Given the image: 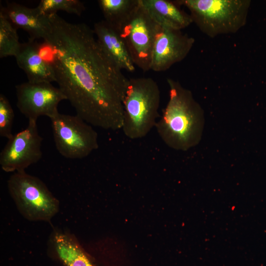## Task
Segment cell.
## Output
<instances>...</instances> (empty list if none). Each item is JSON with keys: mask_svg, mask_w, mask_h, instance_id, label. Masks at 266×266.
<instances>
[{"mask_svg": "<svg viewBox=\"0 0 266 266\" xmlns=\"http://www.w3.org/2000/svg\"><path fill=\"white\" fill-rule=\"evenodd\" d=\"M48 16L51 32L44 42L51 50L49 62L58 88L90 125L121 129L129 79L104 53L88 25L69 23L57 14Z\"/></svg>", "mask_w": 266, "mask_h": 266, "instance_id": "cell-1", "label": "cell"}, {"mask_svg": "<svg viewBox=\"0 0 266 266\" xmlns=\"http://www.w3.org/2000/svg\"><path fill=\"white\" fill-rule=\"evenodd\" d=\"M169 100L155 128L163 141L171 149L187 151L199 144L204 126L203 111L192 92L167 78Z\"/></svg>", "mask_w": 266, "mask_h": 266, "instance_id": "cell-2", "label": "cell"}, {"mask_svg": "<svg viewBox=\"0 0 266 266\" xmlns=\"http://www.w3.org/2000/svg\"><path fill=\"white\" fill-rule=\"evenodd\" d=\"M161 93L157 82L150 77L129 79L124 101L122 130L132 139L142 138L155 127L159 118Z\"/></svg>", "mask_w": 266, "mask_h": 266, "instance_id": "cell-3", "label": "cell"}, {"mask_svg": "<svg viewBox=\"0 0 266 266\" xmlns=\"http://www.w3.org/2000/svg\"><path fill=\"white\" fill-rule=\"evenodd\" d=\"M179 3L186 6L200 30L211 37L234 33L244 26L250 0H183Z\"/></svg>", "mask_w": 266, "mask_h": 266, "instance_id": "cell-4", "label": "cell"}, {"mask_svg": "<svg viewBox=\"0 0 266 266\" xmlns=\"http://www.w3.org/2000/svg\"><path fill=\"white\" fill-rule=\"evenodd\" d=\"M9 193L21 214L30 221H49L59 212L58 200L43 182L25 171L7 180Z\"/></svg>", "mask_w": 266, "mask_h": 266, "instance_id": "cell-5", "label": "cell"}, {"mask_svg": "<svg viewBox=\"0 0 266 266\" xmlns=\"http://www.w3.org/2000/svg\"><path fill=\"white\" fill-rule=\"evenodd\" d=\"M50 119L56 149L64 157L83 159L98 149L97 132L78 115L59 112Z\"/></svg>", "mask_w": 266, "mask_h": 266, "instance_id": "cell-6", "label": "cell"}, {"mask_svg": "<svg viewBox=\"0 0 266 266\" xmlns=\"http://www.w3.org/2000/svg\"><path fill=\"white\" fill-rule=\"evenodd\" d=\"M160 26L140 3L120 32L135 65L143 71L150 70L151 57Z\"/></svg>", "mask_w": 266, "mask_h": 266, "instance_id": "cell-7", "label": "cell"}, {"mask_svg": "<svg viewBox=\"0 0 266 266\" xmlns=\"http://www.w3.org/2000/svg\"><path fill=\"white\" fill-rule=\"evenodd\" d=\"M42 138L37 121L29 120L26 128L13 134L0 153V166L6 172L25 171L42 157Z\"/></svg>", "mask_w": 266, "mask_h": 266, "instance_id": "cell-8", "label": "cell"}, {"mask_svg": "<svg viewBox=\"0 0 266 266\" xmlns=\"http://www.w3.org/2000/svg\"><path fill=\"white\" fill-rule=\"evenodd\" d=\"M16 105L28 120L37 121L41 116L50 119L59 113V103L66 100L62 91L50 82L29 81L15 86Z\"/></svg>", "mask_w": 266, "mask_h": 266, "instance_id": "cell-9", "label": "cell"}, {"mask_svg": "<svg viewBox=\"0 0 266 266\" xmlns=\"http://www.w3.org/2000/svg\"><path fill=\"white\" fill-rule=\"evenodd\" d=\"M194 39L181 30L160 26L154 44L150 69L164 71L182 61L194 43Z\"/></svg>", "mask_w": 266, "mask_h": 266, "instance_id": "cell-10", "label": "cell"}, {"mask_svg": "<svg viewBox=\"0 0 266 266\" xmlns=\"http://www.w3.org/2000/svg\"><path fill=\"white\" fill-rule=\"evenodd\" d=\"M0 15L7 19L16 29L28 33L30 40L42 39L45 41L51 32L48 16L42 13L37 7L30 8L15 2H6L0 5Z\"/></svg>", "mask_w": 266, "mask_h": 266, "instance_id": "cell-11", "label": "cell"}, {"mask_svg": "<svg viewBox=\"0 0 266 266\" xmlns=\"http://www.w3.org/2000/svg\"><path fill=\"white\" fill-rule=\"evenodd\" d=\"M103 51L120 69L133 72L135 66L120 33L104 20L96 22L93 29Z\"/></svg>", "mask_w": 266, "mask_h": 266, "instance_id": "cell-12", "label": "cell"}, {"mask_svg": "<svg viewBox=\"0 0 266 266\" xmlns=\"http://www.w3.org/2000/svg\"><path fill=\"white\" fill-rule=\"evenodd\" d=\"M39 49L34 41L29 40L22 43L15 57L17 64L25 72L30 82H55L53 66L49 61L42 57Z\"/></svg>", "mask_w": 266, "mask_h": 266, "instance_id": "cell-13", "label": "cell"}, {"mask_svg": "<svg viewBox=\"0 0 266 266\" xmlns=\"http://www.w3.org/2000/svg\"><path fill=\"white\" fill-rule=\"evenodd\" d=\"M150 17L160 27L182 30L193 22L190 15L167 0H140Z\"/></svg>", "mask_w": 266, "mask_h": 266, "instance_id": "cell-14", "label": "cell"}, {"mask_svg": "<svg viewBox=\"0 0 266 266\" xmlns=\"http://www.w3.org/2000/svg\"><path fill=\"white\" fill-rule=\"evenodd\" d=\"M50 244L66 266H93L76 238L66 232L53 233Z\"/></svg>", "mask_w": 266, "mask_h": 266, "instance_id": "cell-15", "label": "cell"}, {"mask_svg": "<svg viewBox=\"0 0 266 266\" xmlns=\"http://www.w3.org/2000/svg\"><path fill=\"white\" fill-rule=\"evenodd\" d=\"M104 21L119 33L139 4V0H99Z\"/></svg>", "mask_w": 266, "mask_h": 266, "instance_id": "cell-16", "label": "cell"}, {"mask_svg": "<svg viewBox=\"0 0 266 266\" xmlns=\"http://www.w3.org/2000/svg\"><path fill=\"white\" fill-rule=\"evenodd\" d=\"M17 30L3 16L0 15V58L16 57L22 43L19 42Z\"/></svg>", "mask_w": 266, "mask_h": 266, "instance_id": "cell-17", "label": "cell"}, {"mask_svg": "<svg viewBox=\"0 0 266 266\" xmlns=\"http://www.w3.org/2000/svg\"><path fill=\"white\" fill-rule=\"evenodd\" d=\"M36 7L47 16L59 11L80 16L85 9L83 3L78 0H41Z\"/></svg>", "mask_w": 266, "mask_h": 266, "instance_id": "cell-18", "label": "cell"}, {"mask_svg": "<svg viewBox=\"0 0 266 266\" xmlns=\"http://www.w3.org/2000/svg\"><path fill=\"white\" fill-rule=\"evenodd\" d=\"M14 118L13 109L7 98L0 95V136L7 139L12 135V128Z\"/></svg>", "mask_w": 266, "mask_h": 266, "instance_id": "cell-19", "label": "cell"}]
</instances>
